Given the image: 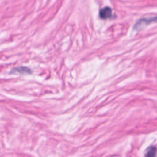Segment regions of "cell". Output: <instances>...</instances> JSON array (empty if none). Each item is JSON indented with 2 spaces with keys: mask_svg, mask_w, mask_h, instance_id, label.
Instances as JSON below:
<instances>
[{
  "mask_svg": "<svg viewBox=\"0 0 157 157\" xmlns=\"http://www.w3.org/2000/svg\"><path fill=\"white\" fill-rule=\"evenodd\" d=\"M99 17L101 19L106 20V19H110L113 17L112 9L109 7H105L100 9L99 12Z\"/></svg>",
  "mask_w": 157,
  "mask_h": 157,
  "instance_id": "1",
  "label": "cell"
},
{
  "mask_svg": "<svg viewBox=\"0 0 157 157\" xmlns=\"http://www.w3.org/2000/svg\"><path fill=\"white\" fill-rule=\"evenodd\" d=\"M155 21H157V16L153 17L141 18L134 25V28L140 29V26L150 24V23H151L152 22H155Z\"/></svg>",
  "mask_w": 157,
  "mask_h": 157,
  "instance_id": "2",
  "label": "cell"
},
{
  "mask_svg": "<svg viewBox=\"0 0 157 157\" xmlns=\"http://www.w3.org/2000/svg\"><path fill=\"white\" fill-rule=\"evenodd\" d=\"M32 72L31 69L26 66H20L13 68L10 74H29Z\"/></svg>",
  "mask_w": 157,
  "mask_h": 157,
  "instance_id": "3",
  "label": "cell"
},
{
  "mask_svg": "<svg viewBox=\"0 0 157 157\" xmlns=\"http://www.w3.org/2000/svg\"><path fill=\"white\" fill-rule=\"evenodd\" d=\"M157 153V148L155 146L149 147L145 154L144 157H156Z\"/></svg>",
  "mask_w": 157,
  "mask_h": 157,
  "instance_id": "4",
  "label": "cell"
}]
</instances>
